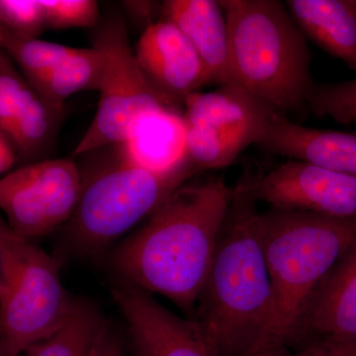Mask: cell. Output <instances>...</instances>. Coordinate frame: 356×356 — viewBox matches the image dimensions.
<instances>
[{
	"label": "cell",
	"instance_id": "6da1fadb",
	"mask_svg": "<svg viewBox=\"0 0 356 356\" xmlns=\"http://www.w3.org/2000/svg\"><path fill=\"white\" fill-rule=\"evenodd\" d=\"M233 198L221 178L184 184L117 248L118 277L193 312Z\"/></svg>",
	"mask_w": 356,
	"mask_h": 356
},
{
	"label": "cell",
	"instance_id": "7a4b0ae2",
	"mask_svg": "<svg viewBox=\"0 0 356 356\" xmlns=\"http://www.w3.org/2000/svg\"><path fill=\"white\" fill-rule=\"evenodd\" d=\"M261 215L245 182L233 188L229 213L192 318L216 356H261L266 346L273 302Z\"/></svg>",
	"mask_w": 356,
	"mask_h": 356
},
{
	"label": "cell",
	"instance_id": "3957f363",
	"mask_svg": "<svg viewBox=\"0 0 356 356\" xmlns=\"http://www.w3.org/2000/svg\"><path fill=\"white\" fill-rule=\"evenodd\" d=\"M262 245L273 291V318L261 356H281L320 283L356 243V218L302 211L261 213Z\"/></svg>",
	"mask_w": 356,
	"mask_h": 356
},
{
	"label": "cell",
	"instance_id": "277c9868",
	"mask_svg": "<svg viewBox=\"0 0 356 356\" xmlns=\"http://www.w3.org/2000/svg\"><path fill=\"white\" fill-rule=\"evenodd\" d=\"M232 84L281 113L307 104L314 81L305 35L277 0H225Z\"/></svg>",
	"mask_w": 356,
	"mask_h": 356
},
{
	"label": "cell",
	"instance_id": "5b68a950",
	"mask_svg": "<svg viewBox=\"0 0 356 356\" xmlns=\"http://www.w3.org/2000/svg\"><path fill=\"white\" fill-rule=\"evenodd\" d=\"M74 301L56 259L7 227L0 277V337L6 355L19 356L57 332Z\"/></svg>",
	"mask_w": 356,
	"mask_h": 356
},
{
	"label": "cell",
	"instance_id": "8992f818",
	"mask_svg": "<svg viewBox=\"0 0 356 356\" xmlns=\"http://www.w3.org/2000/svg\"><path fill=\"white\" fill-rule=\"evenodd\" d=\"M198 170L188 159L166 172L119 161L83 181L74 214L67 222L79 250L96 252L158 209Z\"/></svg>",
	"mask_w": 356,
	"mask_h": 356
},
{
	"label": "cell",
	"instance_id": "52a82bcc",
	"mask_svg": "<svg viewBox=\"0 0 356 356\" xmlns=\"http://www.w3.org/2000/svg\"><path fill=\"white\" fill-rule=\"evenodd\" d=\"M92 46L106 58L100 100L92 123L74 156L125 142L138 122L163 110L184 112L159 95L140 69L131 47L127 28L119 16H110L95 28Z\"/></svg>",
	"mask_w": 356,
	"mask_h": 356
},
{
	"label": "cell",
	"instance_id": "ba28073f",
	"mask_svg": "<svg viewBox=\"0 0 356 356\" xmlns=\"http://www.w3.org/2000/svg\"><path fill=\"white\" fill-rule=\"evenodd\" d=\"M268 103L234 84L192 93L184 103L185 151L200 170L226 168L257 145L274 112Z\"/></svg>",
	"mask_w": 356,
	"mask_h": 356
},
{
	"label": "cell",
	"instance_id": "9c48e42d",
	"mask_svg": "<svg viewBox=\"0 0 356 356\" xmlns=\"http://www.w3.org/2000/svg\"><path fill=\"white\" fill-rule=\"evenodd\" d=\"M83 187L72 159L28 163L0 177V209L13 233L31 241L70 221Z\"/></svg>",
	"mask_w": 356,
	"mask_h": 356
},
{
	"label": "cell",
	"instance_id": "30bf717a",
	"mask_svg": "<svg viewBox=\"0 0 356 356\" xmlns=\"http://www.w3.org/2000/svg\"><path fill=\"white\" fill-rule=\"evenodd\" d=\"M254 200L273 209L302 211L341 219L356 218V177L306 161L288 159L245 180Z\"/></svg>",
	"mask_w": 356,
	"mask_h": 356
},
{
	"label": "cell",
	"instance_id": "8fae6325",
	"mask_svg": "<svg viewBox=\"0 0 356 356\" xmlns=\"http://www.w3.org/2000/svg\"><path fill=\"white\" fill-rule=\"evenodd\" d=\"M111 295L139 356H216L193 320L178 317L151 293L118 277Z\"/></svg>",
	"mask_w": 356,
	"mask_h": 356
},
{
	"label": "cell",
	"instance_id": "7c38bea8",
	"mask_svg": "<svg viewBox=\"0 0 356 356\" xmlns=\"http://www.w3.org/2000/svg\"><path fill=\"white\" fill-rule=\"evenodd\" d=\"M135 55L151 86L180 108L187 96L209 84L197 51L177 26L165 18L145 28Z\"/></svg>",
	"mask_w": 356,
	"mask_h": 356
},
{
	"label": "cell",
	"instance_id": "4fadbf2b",
	"mask_svg": "<svg viewBox=\"0 0 356 356\" xmlns=\"http://www.w3.org/2000/svg\"><path fill=\"white\" fill-rule=\"evenodd\" d=\"M321 337L356 343V243L316 289L295 343Z\"/></svg>",
	"mask_w": 356,
	"mask_h": 356
},
{
	"label": "cell",
	"instance_id": "5bb4252c",
	"mask_svg": "<svg viewBox=\"0 0 356 356\" xmlns=\"http://www.w3.org/2000/svg\"><path fill=\"white\" fill-rule=\"evenodd\" d=\"M257 145L288 159L356 177V133L305 127L275 111Z\"/></svg>",
	"mask_w": 356,
	"mask_h": 356
},
{
	"label": "cell",
	"instance_id": "9a60e30c",
	"mask_svg": "<svg viewBox=\"0 0 356 356\" xmlns=\"http://www.w3.org/2000/svg\"><path fill=\"white\" fill-rule=\"evenodd\" d=\"M163 18L177 26L202 60L209 84H232L226 16L215 0H166Z\"/></svg>",
	"mask_w": 356,
	"mask_h": 356
},
{
	"label": "cell",
	"instance_id": "2e32d148",
	"mask_svg": "<svg viewBox=\"0 0 356 356\" xmlns=\"http://www.w3.org/2000/svg\"><path fill=\"white\" fill-rule=\"evenodd\" d=\"M304 35L356 72V0H288Z\"/></svg>",
	"mask_w": 356,
	"mask_h": 356
},
{
	"label": "cell",
	"instance_id": "e0dca14e",
	"mask_svg": "<svg viewBox=\"0 0 356 356\" xmlns=\"http://www.w3.org/2000/svg\"><path fill=\"white\" fill-rule=\"evenodd\" d=\"M184 112L163 110L138 122L120 144L121 161L153 172H166L184 161Z\"/></svg>",
	"mask_w": 356,
	"mask_h": 356
},
{
	"label": "cell",
	"instance_id": "ac0fdd59",
	"mask_svg": "<svg viewBox=\"0 0 356 356\" xmlns=\"http://www.w3.org/2000/svg\"><path fill=\"white\" fill-rule=\"evenodd\" d=\"M106 58L102 49L92 46L76 53L48 72L26 79L46 104L58 112L70 95L81 90L99 91Z\"/></svg>",
	"mask_w": 356,
	"mask_h": 356
},
{
	"label": "cell",
	"instance_id": "d6986e66",
	"mask_svg": "<svg viewBox=\"0 0 356 356\" xmlns=\"http://www.w3.org/2000/svg\"><path fill=\"white\" fill-rule=\"evenodd\" d=\"M103 320L95 306L83 300L74 301L64 325L44 341L24 351L25 356H90Z\"/></svg>",
	"mask_w": 356,
	"mask_h": 356
},
{
	"label": "cell",
	"instance_id": "ffe728a7",
	"mask_svg": "<svg viewBox=\"0 0 356 356\" xmlns=\"http://www.w3.org/2000/svg\"><path fill=\"white\" fill-rule=\"evenodd\" d=\"M60 114V112L46 104L28 86L11 136V143L17 156L19 154L25 159L36 158L50 142Z\"/></svg>",
	"mask_w": 356,
	"mask_h": 356
},
{
	"label": "cell",
	"instance_id": "44dd1931",
	"mask_svg": "<svg viewBox=\"0 0 356 356\" xmlns=\"http://www.w3.org/2000/svg\"><path fill=\"white\" fill-rule=\"evenodd\" d=\"M2 49H6L8 57L22 70L25 79L54 69L77 50L38 38H20L6 31H3Z\"/></svg>",
	"mask_w": 356,
	"mask_h": 356
},
{
	"label": "cell",
	"instance_id": "7402d4cb",
	"mask_svg": "<svg viewBox=\"0 0 356 356\" xmlns=\"http://www.w3.org/2000/svg\"><path fill=\"white\" fill-rule=\"evenodd\" d=\"M306 105L317 117L343 125L356 124V77L343 83H314Z\"/></svg>",
	"mask_w": 356,
	"mask_h": 356
},
{
	"label": "cell",
	"instance_id": "603a6c76",
	"mask_svg": "<svg viewBox=\"0 0 356 356\" xmlns=\"http://www.w3.org/2000/svg\"><path fill=\"white\" fill-rule=\"evenodd\" d=\"M47 29L96 28L99 8L93 0H41Z\"/></svg>",
	"mask_w": 356,
	"mask_h": 356
},
{
	"label": "cell",
	"instance_id": "cb8c5ba5",
	"mask_svg": "<svg viewBox=\"0 0 356 356\" xmlns=\"http://www.w3.org/2000/svg\"><path fill=\"white\" fill-rule=\"evenodd\" d=\"M2 30L20 38H37L46 30L41 0H0Z\"/></svg>",
	"mask_w": 356,
	"mask_h": 356
},
{
	"label": "cell",
	"instance_id": "d4e9b609",
	"mask_svg": "<svg viewBox=\"0 0 356 356\" xmlns=\"http://www.w3.org/2000/svg\"><path fill=\"white\" fill-rule=\"evenodd\" d=\"M27 81L14 67L11 58L0 51V131L11 140Z\"/></svg>",
	"mask_w": 356,
	"mask_h": 356
},
{
	"label": "cell",
	"instance_id": "484cf974",
	"mask_svg": "<svg viewBox=\"0 0 356 356\" xmlns=\"http://www.w3.org/2000/svg\"><path fill=\"white\" fill-rule=\"evenodd\" d=\"M281 356H356V343L321 337L306 341L295 353Z\"/></svg>",
	"mask_w": 356,
	"mask_h": 356
},
{
	"label": "cell",
	"instance_id": "4316f807",
	"mask_svg": "<svg viewBox=\"0 0 356 356\" xmlns=\"http://www.w3.org/2000/svg\"><path fill=\"white\" fill-rule=\"evenodd\" d=\"M90 356H123L120 339L108 322L100 325Z\"/></svg>",
	"mask_w": 356,
	"mask_h": 356
},
{
	"label": "cell",
	"instance_id": "83f0119b",
	"mask_svg": "<svg viewBox=\"0 0 356 356\" xmlns=\"http://www.w3.org/2000/svg\"><path fill=\"white\" fill-rule=\"evenodd\" d=\"M17 159L15 147L11 140L0 131V175L8 172Z\"/></svg>",
	"mask_w": 356,
	"mask_h": 356
},
{
	"label": "cell",
	"instance_id": "f1b7e54d",
	"mask_svg": "<svg viewBox=\"0 0 356 356\" xmlns=\"http://www.w3.org/2000/svg\"><path fill=\"white\" fill-rule=\"evenodd\" d=\"M130 10L132 11L138 18L142 20H147V24H152L154 14L156 13V4L149 1H132L126 2ZM147 25V26H149Z\"/></svg>",
	"mask_w": 356,
	"mask_h": 356
},
{
	"label": "cell",
	"instance_id": "f546056e",
	"mask_svg": "<svg viewBox=\"0 0 356 356\" xmlns=\"http://www.w3.org/2000/svg\"><path fill=\"white\" fill-rule=\"evenodd\" d=\"M7 227H8V224L0 218V277H1L2 270V238H3Z\"/></svg>",
	"mask_w": 356,
	"mask_h": 356
},
{
	"label": "cell",
	"instance_id": "4dcf8cb0",
	"mask_svg": "<svg viewBox=\"0 0 356 356\" xmlns=\"http://www.w3.org/2000/svg\"><path fill=\"white\" fill-rule=\"evenodd\" d=\"M0 356H8L4 350L3 344H2L1 337H0Z\"/></svg>",
	"mask_w": 356,
	"mask_h": 356
},
{
	"label": "cell",
	"instance_id": "1f68e13d",
	"mask_svg": "<svg viewBox=\"0 0 356 356\" xmlns=\"http://www.w3.org/2000/svg\"><path fill=\"white\" fill-rule=\"evenodd\" d=\"M2 43H3V31H2L1 24H0V51L2 50Z\"/></svg>",
	"mask_w": 356,
	"mask_h": 356
}]
</instances>
